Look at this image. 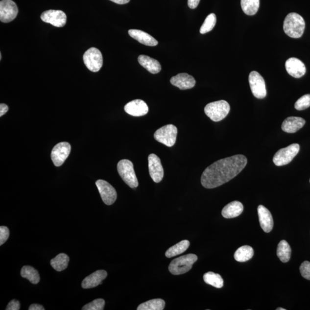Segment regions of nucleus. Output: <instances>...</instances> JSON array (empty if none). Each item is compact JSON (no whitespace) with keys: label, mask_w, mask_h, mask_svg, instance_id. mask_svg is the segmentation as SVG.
<instances>
[{"label":"nucleus","mask_w":310,"mask_h":310,"mask_svg":"<svg viewBox=\"0 0 310 310\" xmlns=\"http://www.w3.org/2000/svg\"><path fill=\"white\" fill-rule=\"evenodd\" d=\"M247 164L242 155L219 160L206 168L201 176V183L206 189H214L231 181L241 172Z\"/></svg>","instance_id":"obj_1"},{"label":"nucleus","mask_w":310,"mask_h":310,"mask_svg":"<svg viewBox=\"0 0 310 310\" xmlns=\"http://www.w3.org/2000/svg\"><path fill=\"white\" fill-rule=\"evenodd\" d=\"M305 29V22L301 15L292 12L286 16L283 24V29L286 35L290 38H301L304 33Z\"/></svg>","instance_id":"obj_2"},{"label":"nucleus","mask_w":310,"mask_h":310,"mask_svg":"<svg viewBox=\"0 0 310 310\" xmlns=\"http://www.w3.org/2000/svg\"><path fill=\"white\" fill-rule=\"evenodd\" d=\"M198 257L194 254H188L172 261L169 265V271L172 275L184 274L192 268V265L197 261Z\"/></svg>","instance_id":"obj_3"},{"label":"nucleus","mask_w":310,"mask_h":310,"mask_svg":"<svg viewBox=\"0 0 310 310\" xmlns=\"http://www.w3.org/2000/svg\"><path fill=\"white\" fill-rule=\"evenodd\" d=\"M230 105L227 101L221 100L208 103L205 106V113L212 121L218 122L224 119L230 112Z\"/></svg>","instance_id":"obj_4"},{"label":"nucleus","mask_w":310,"mask_h":310,"mask_svg":"<svg viewBox=\"0 0 310 310\" xmlns=\"http://www.w3.org/2000/svg\"><path fill=\"white\" fill-rule=\"evenodd\" d=\"M118 170L119 176L130 188L134 189L139 186L138 179L131 161L127 159L121 160L118 163Z\"/></svg>","instance_id":"obj_5"},{"label":"nucleus","mask_w":310,"mask_h":310,"mask_svg":"<svg viewBox=\"0 0 310 310\" xmlns=\"http://www.w3.org/2000/svg\"><path fill=\"white\" fill-rule=\"evenodd\" d=\"M178 129L172 124L167 125L159 129L154 134L156 141L171 147L175 144Z\"/></svg>","instance_id":"obj_6"},{"label":"nucleus","mask_w":310,"mask_h":310,"mask_svg":"<svg viewBox=\"0 0 310 310\" xmlns=\"http://www.w3.org/2000/svg\"><path fill=\"white\" fill-rule=\"evenodd\" d=\"M299 149L298 144H292L287 147L279 149L273 156V162L277 166L288 165L298 154Z\"/></svg>","instance_id":"obj_7"},{"label":"nucleus","mask_w":310,"mask_h":310,"mask_svg":"<svg viewBox=\"0 0 310 310\" xmlns=\"http://www.w3.org/2000/svg\"><path fill=\"white\" fill-rule=\"evenodd\" d=\"M83 61L90 71L98 72L103 65V57L101 51L97 48H89L83 55Z\"/></svg>","instance_id":"obj_8"},{"label":"nucleus","mask_w":310,"mask_h":310,"mask_svg":"<svg viewBox=\"0 0 310 310\" xmlns=\"http://www.w3.org/2000/svg\"><path fill=\"white\" fill-rule=\"evenodd\" d=\"M250 87L253 95L259 99L264 98L266 95V85L264 78L258 72L253 71L249 76Z\"/></svg>","instance_id":"obj_9"},{"label":"nucleus","mask_w":310,"mask_h":310,"mask_svg":"<svg viewBox=\"0 0 310 310\" xmlns=\"http://www.w3.org/2000/svg\"><path fill=\"white\" fill-rule=\"evenodd\" d=\"M103 202L107 205L113 204L116 201L117 192L114 188L103 180H98L95 183Z\"/></svg>","instance_id":"obj_10"},{"label":"nucleus","mask_w":310,"mask_h":310,"mask_svg":"<svg viewBox=\"0 0 310 310\" xmlns=\"http://www.w3.org/2000/svg\"><path fill=\"white\" fill-rule=\"evenodd\" d=\"M18 14V8L12 0H2L0 2V21L9 23L13 21Z\"/></svg>","instance_id":"obj_11"},{"label":"nucleus","mask_w":310,"mask_h":310,"mask_svg":"<svg viewBox=\"0 0 310 310\" xmlns=\"http://www.w3.org/2000/svg\"><path fill=\"white\" fill-rule=\"evenodd\" d=\"M71 152V145L69 143L62 142L56 144L51 152V159L54 165L56 167L62 166Z\"/></svg>","instance_id":"obj_12"},{"label":"nucleus","mask_w":310,"mask_h":310,"mask_svg":"<svg viewBox=\"0 0 310 310\" xmlns=\"http://www.w3.org/2000/svg\"><path fill=\"white\" fill-rule=\"evenodd\" d=\"M42 21L49 23L56 27L64 26L67 22V16L65 12L59 10H48L42 13Z\"/></svg>","instance_id":"obj_13"},{"label":"nucleus","mask_w":310,"mask_h":310,"mask_svg":"<svg viewBox=\"0 0 310 310\" xmlns=\"http://www.w3.org/2000/svg\"><path fill=\"white\" fill-rule=\"evenodd\" d=\"M148 167L150 176L153 182L159 183L164 176L163 169L161 159L155 154H150L148 156Z\"/></svg>","instance_id":"obj_14"},{"label":"nucleus","mask_w":310,"mask_h":310,"mask_svg":"<svg viewBox=\"0 0 310 310\" xmlns=\"http://www.w3.org/2000/svg\"><path fill=\"white\" fill-rule=\"evenodd\" d=\"M286 69L288 74L296 78H301L306 74V66L301 60L291 58L286 62Z\"/></svg>","instance_id":"obj_15"},{"label":"nucleus","mask_w":310,"mask_h":310,"mask_svg":"<svg viewBox=\"0 0 310 310\" xmlns=\"http://www.w3.org/2000/svg\"><path fill=\"white\" fill-rule=\"evenodd\" d=\"M124 110L128 114L135 117L144 116L149 111L147 105L142 99H135L128 102L125 106Z\"/></svg>","instance_id":"obj_16"},{"label":"nucleus","mask_w":310,"mask_h":310,"mask_svg":"<svg viewBox=\"0 0 310 310\" xmlns=\"http://www.w3.org/2000/svg\"><path fill=\"white\" fill-rule=\"evenodd\" d=\"M170 82L172 85L181 90H188L194 88L196 83L194 78L187 73H181L173 76Z\"/></svg>","instance_id":"obj_17"},{"label":"nucleus","mask_w":310,"mask_h":310,"mask_svg":"<svg viewBox=\"0 0 310 310\" xmlns=\"http://www.w3.org/2000/svg\"><path fill=\"white\" fill-rule=\"evenodd\" d=\"M107 276L108 273L104 270H98L83 280L82 283V288L84 289L95 288L101 285L102 281L107 277Z\"/></svg>","instance_id":"obj_18"},{"label":"nucleus","mask_w":310,"mask_h":310,"mask_svg":"<svg viewBox=\"0 0 310 310\" xmlns=\"http://www.w3.org/2000/svg\"><path fill=\"white\" fill-rule=\"evenodd\" d=\"M258 212L261 228L265 233L271 232L273 227V220L271 212L262 205L259 206Z\"/></svg>","instance_id":"obj_19"},{"label":"nucleus","mask_w":310,"mask_h":310,"mask_svg":"<svg viewBox=\"0 0 310 310\" xmlns=\"http://www.w3.org/2000/svg\"><path fill=\"white\" fill-rule=\"evenodd\" d=\"M305 123V120L301 118L289 117L283 121L282 129L285 132L294 133L303 128Z\"/></svg>","instance_id":"obj_20"},{"label":"nucleus","mask_w":310,"mask_h":310,"mask_svg":"<svg viewBox=\"0 0 310 310\" xmlns=\"http://www.w3.org/2000/svg\"><path fill=\"white\" fill-rule=\"evenodd\" d=\"M128 33L131 37L136 40L141 44L148 46H156L158 44V42L154 38L142 30L130 29Z\"/></svg>","instance_id":"obj_21"},{"label":"nucleus","mask_w":310,"mask_h":310,"mask_svg":"<svg viewBox=\"0 0 310 310\" xmlns=\"http://www.w3.org/2000/svg\"><path fill=\"white\" fill-rule=\"evenodd\" d=\"M244 211V206L239 201H233L222 209V215L225 218H233L239 216Z\"/></svg>","instance_id":"obj_22"},{"label":"nucleus","mask_w":310,"mask_h":310,"mask_svg":"<svg viewBox=\"0 0 310 310\" xmlns=\"http://www.w3.org/2000/svg\"><path fill=\"white\" fill-rule=\"evenodd\" d=\"M138 61L143 68L152 74H158L161 71L162 67L159 61L149 56L144 55H140Z\"/></svg>","instance_id":"obj_23"},{"label":"nucleus","mask_w":310,"mask_h":310,"mask_svg":"<svg viewBox=\"0 0 310 310\" xmlns=\"http://www.w3.org/2000/svg\"><path fill=\"white\" fill-rule=\"evenodd\" d=\"M253 255L254 251L251 246L245 245L237 250L234 258L236 261L238 262H245L251 259Z\"/></svg>","instance_id":"obj_24"},{"label":"nucleus","mask_w":310,"mask_h":310,"mask_svg":"<svg viewBox=\"0 0 310 310\" xmlns=\"http://www.w3.org/2000/svg\"><path fill=\"white\" fill-rule=\"evenodd\" d=\"M21 276L23 278L28 279L33 285L38 284L41 278L37 270L31 266H24L21 270Z\"/></svg>","instance_id":"obj_25"},{"label":"nucleus","mask_w":310,"mask_h":310,"mask_svg":"<svg viewBox=\"0 0 310 310\" xmlns=\"http://www.w3.org/2000/svg\"><path fill=\"white\" fill-rule=\"evenodd\" d=\"M69 257L65 253H60L51 261L52 267L56 271L61 272L68 267Z\"/></svg>","instance_id":"obj_26"},{"label":"nucleus","mask_w":310,"mask_h":310,"mask_svg":"<svg viewBox=\"0 0 310 310\" xmlns=\"http://www.w3.org/2000/svg\"><path fill=\"white\" fill-rule=\"evenodd\" d=\"M190 242L188 240H183L176 245L169 248L166 252V256L168 258L182 254L188 249L190 246Z\"/></svg>","instance_id":"obj_27"},{"label":"nucleus","mask_w":310,"mask_h":310,"mask_svg":"<svg viewBox=\"0 0 310 310\" xmlns=\"http://www.w3.org/2000/svg\"><path fill=\"white\" fill-rule=\"evenodd\" d=\"M291 249L286 240L279 242L277 249V255L283 262H287L291 258Z\"/></svg>","instance_id":"obj_28"},{"label":"nucleus","mask_w":310,"mask_h":310,"mask_svg":"<svg viewBox=\"0 0 310 310\" xmlns=\"http://www.w3.org/2000/svg\"><path fill=\"white\" fill-rule=\"evenodd\" d=\"M165 307L164 300L155 299L150 300L147 302L142 303L138 306V310H163Z\"/></svg>","instance_id":"obj_29"},{"label":"nucleus","mask_w":310,"mask_h":310,"mask_svg":"<svg viewBox=\"0 0 310 310\" xmlns=\"http://www.w3.org/2000/svg\"><path fill=\"white\" fill-rule=\"evenodd\" d=\"M241 5L246 15H255L260 7V0H241Z\"/></svg>","instance_id":"obj_30"},{"label":"nucleus","mask_w":310,"mask_h":310,"mask_svg":"<svg viewBox=\"0 0 310 310\" xmlns=\"http://www.w3.org/2000/svg\"><path fill=\"white\" fill-rule=\"evenodd\" d=\"M203 280L206 284L211 285L216 288H221L223 286V280L221 275L212 272L205 273Z\"/></svg>","instance_id":"obj_31"},{"label":"nucleus","mask_w":310,"mask_h":310,"mask_svg":"<svg viewBox=\"0 0 310 310\" xmlns=\"http://www.w3.org/2000/svg\"><path fill=\"white\" fill-rule=\"evenodd\" d=\"M216 22V18L215 13H211L207 16L204 23L200 28V33L201 34L211 31L215 28Z\"/></svg>","instance_id":"obj_32"},{"label":"nucleus","mask_w":310,"mask_h":310,"mask_svg":"<svg viewBox=\"0 0 310 310\" xmlns=\"http://www.w3.org/2000/svg\"><path fill=\"white\" fill-rule=\"evenodd\" d=\"M105 302L102 299H96L83 307V310H103Z\"/></svg>","instance_id":"obj_33"},{"label":"nucleus","mask_w":310,"mask_h":310,"mask_svg":"<svg viewBox=\"0 0 310 310\" xmlns=\"http://www.w3.org/2000/svg\"><path fill=\"white\" fill-rule=\"evenodd\" d=\"M310 106V95H303L295 103V108L298 111H303Z\"/></svg>","instance_id":"obj_34"},{"label":"nucleus","mask_w":310,"mask_h":310,"mask_svg":"<svg viewBox=\"0 0 310 310\" xmlns=\"http://www.w3.org/2000/svg\"><path fill=\"white\" fill-rule=\"evenodd\" d=\"M300 272L303 278L310 281V262L305 261L300 266Z\"/></svg>","instance_id":"obj_35"},{"label":"nucleus","mask_w":310,"mask_h":310,"mask_svg":"<svg viewBox=\"0 0 310 310\" xmlns=\"http://www.w3.org/2000/svg\"><path fill=\"white\" fill-rule=\"evenodd\" d=\"M9 236V229L6 226H1L0 227V245L4 244L7 241Z\"/></svg>","instance_id":"obj_36"},{"label":"nucleus","mask_w":310,"mask_h":310,"mask_svg":"<svg viewBox=\"0 0 310 310\" xmlns=\"http://www.w3.org/2000/svg\"><path fill=\"white\" fill-rule=\"evenodd\" d=\"M21 309V303L16 299L12 300L6 307V310H19Z\"/></svg>","instance_id":"obj_37"},{"label":"nucleus","mask_w":310,"mask_h":310,"mask_svg":"<svg viewBox=\"0 0 310 310\" xmlns=\"http://www.w3.org/2000/svg\"><path fill=\"white\" fill-rule=\"evenodd\" d=\"M200 0H188V5L190 8L195 9L198 6Z\"/></svg>","instance_id":"obj_38"},{"label":"nucleus","mask_w":310,"mask_h":310,"mask_svg":"<svg viewBox=\"0 0 310 310\" xmlns=\"http://www.w3.org/2000/svg\"><path fill=\"white\" fill-rule=\"evenodd\" d=\"M8 111V106L4 103L0 104V116L2 117L4 115L6 112Z\"/></svg>","instance_id":"obj_39"},{"label":"nucleus","mask_w":310,"mask_h":310,"mask_svg":"<svg viewBox=\"0 0 310 310\" xmlns=\"http://www.w3.org/2000/svg\"><path fill=\"white\" fill-rule=\"evenodd\" d=\"M29 310H45L44 307L39 304H32L29 306Z\"/></svg>","instance_id":"obj_40"},{"label":"nucleus","mask_w":310,"mask_h":310,"mask_svg":"<svg viewBox=\"0 0 310 310\" xmlns=\"http://www.w3.org/2000/svg\"><path fill=\"white\" fill-rule=\"evenodd\" d=\"M110 1L118 4H127L130 1V0H110Z\"/></svg>","instance_id":"obj_41"},{"label":"nucleus","mask_w":310,"mask_h":310,"mask_svg":"<svg viewBox=\"0 0 310 310\" xmlns=\"http://www.w3.org/2000/svg\"><path fill=\"white\" fill-rule=\"evenodd\" d=\"M276 310H286V309H283V308H278V309H276Z\"/></svg>","instance_id":"obj_42"},{"label":"nucleus","mask_w":310,"mask_h":310,"mask_svg":"<svg viewBox=\"0 0 310 310\" xmlns=\"http://www.w3.org/2000/svg\"></svg>","instance_id":"obj_43"}]
</instances>
